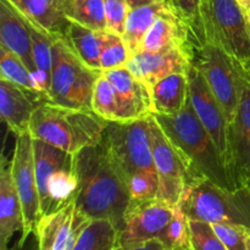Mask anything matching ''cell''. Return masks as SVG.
<instances>
[{
    "instance_id": "cell-44",
    "label": "cell",
    "mask_w": 250,
    "mask_h": 250,
    "mask_svg": "<svg viewBox=\"0 0 250 250\" xmlns=\"http://www.w3.org/2000/svg\"><path fill=\"white\" fill-rule=\"evenodd\" d=\"M173 250H188V249H180V248H177V249H173Z\"/></svg>"
},
{
    "instance_id": "cell-6",
    "label": "cell",
    "mask_w": 250,
    "mask_h": 250,
    "mask_svg": "<svg viewBox=\"0 0 250 250\" xmlns=\"http://www.w3.org/2000/svg\"><path fill=\"white\" fill-rule=\"evenodd\" d=\"M102 71L85 65L63 37H54L49 103L73 109H92L94 84Z\"/></svg>"
},
{
    "instance_id": "cell-42",
    "label": "cell",
    "mask_w": 250,
    "mask_h": 250,
    "mask_svg": "<svg viewBox=\"0 0 250 250\" xmlns=\"http://www.w3.org/2000/svg\"><path fill=\"white\" fill-rule=\"evenodd\" d=\"M247 247H248V250H250V233L248 236V242H247Z\"/></svg>"
},
{
    "instance_id": "cell-19",
    "label": "cell",
    "mask_w": 250,
    "mask_h": 250,
    "mask_svg": "<svg viewBox=\"0 0 250 250\" xmlns=\"http://www.w3.org/2000/svg\"><path fill=\"white\" fill-rule=\"evenodd\" d=\"M24 229V216L11 173V161L1 159L0 168V250H9L10 242Z\"/></svg>"
},
{
    "instance_id": "cell-5",
    "label": "cell",
    "mask_w": 250,
    "mask_h": 250,
    "mask_svg": "<svg viewBox=\"0 0 250 250\" xmlns=\"http://www.w3.org/2000/svg\"><path fill=\"white\" fill-rule=\"evenodd\" d=\"M203 43H212L250 68V29L236 0H200Z\"/></svg>"
},
{
    "instance_id": "cell-22",
    "label": "cell",
    "mask_w": 250,
    "mask_h": 250,
    "mask_svg": "<svg viewBox=\"0 0 250 250\" xmlns=\"http://www.w3.org/2000/svg\"><path fill=\"white\" fill-rule=\"evenodd\" d=\"M15 9L51 36L65 37L70 21L65 15V0H9Z\"/></svg>"
},
{
    "instance_id": "cell-24",
    "label": "cell",
    "mask_w": 250,
    "mask_h": 250,
    "mask_svg": "<svg viewBox=\"0 0 250 250\" xmlns=\"http://www.w3.org/2000/svg\"><path fill=\"white\" fill-rule=\"evenodd\" d=\"M154 115L176 116L189 103L188 73H173L150 87Z\"/></svg>"
},
{
    "instance_id": "cell-14",
    "label": "cell",
    "mask_w": 250,
    "mask_h": 250,
    "mask_svg": "<svg viewBox=\"0 0 250 250\" xmlns=\"http://www.w3.org/2000/svg\"><path fill=\"white\" fill-rule=\"evenodd\" d=\"M92 220L77 207L76 200L61 209L43 215L34 233L39 250H73Z\"/></svg>"
},
{
    "instance_id": "cell-10",
    "label": "cell",
    "mask_w": 250,
    "mask_h": 250,
    "mask_svg": "<svg viewBox=\"0 0 250 250\" xmlns=\"http://www.w3.org/2000/svg\"><path fill=\"white\" fill-rule=\"evenodd\" d=\"M151 151L159 177L156 198L176 207L181 203L187 180V166L172 142L153 116L149 117Z\"/></svg>"
},
{
    "instance_id": "cell-2",
    "label": "cell",
    "mask_w": 250,
    "mask_h": 250,
    "mask_svg": "<svg viewBox=\"0 0 250 250\" xmlns=\"http://www.w3.org/2000/svg\"><path fill=\"white\" fill-rule=\"evenodd\" d=\"M154 117L185 161L187 178L204 177L229 189L239 187L214 139L198 119L190 99L183 111L176 116L154 115Z\"/></svg>"
},
{
    "instance_id": "cell-26",
    "label": "cell",
    "mask_w": 250,
    "mask_h": 250,
    "mask_svg": "<svg viewBox=\"0 0 250 250\" xmlns=\"http://www.w3.org/2000/svg\"><path fill=\"white\" fill-rule=\"evenodd\" d=\"M26 22L32 38V46H33V59L34 66H36L34 82H36L37 90L41 93L46 103H49L51 72H53V43L55 36L46 33L29 20L26 19Z\"/></svg>"
},
{
    "instance_id": "cell-17",
    "label": "cell",
    "mask_w": 250,
    "mask_h": 250,
    "mask_svg": "<svg viewBox=\"0 0 250 250\" xmlns=\"http://www.w3.org/2000/svg\"><path fill=\"white\" fill-rule=\"evenodd\" d=\"M43 103L39 93L0 77V116L15 136L29 133L32 116Z\"/></svg>"
},
{
    "instance_id": "cell-43",
    "label": "cell",
    "mask_w": 250,
    "mask_h": 250,
    "mask_svg": "<svg viewBox=\"0 0 250 250\" xmlns=\"http://www.w3.org/2000/svg\"><path fill=\"white\" fill-rule=\"evenodd\" d=\"M246 183H247V185H248V186H249V188H250V178H249V180H248V181H247V182H246Z\"/></svg>"
},
{
    "instance_id": "cell-45",
    "label": "cell",
    "mask_w": 250,
    "mask_h": 250,
    "mask_svg": "<svg viewBox=\"0 0 250 250\" xmlns=\"http://www.w3.org/2000/svg\"><path fill=\"white\" fill-rule=\"evenodd\" d=\"M188 250H192V249H190V248H189V249H188Z\"/></svg>"
},
{
    "instance_id": "cell-37",
    "label": "cell",
    "mask_w": 250,
    "mask_h": 250,
    "mask_svg": "<svg viewBox=\"0 0 250 250\" xmlns=\"http://www.w3.org/2000/svg\"><path fill=\"white\" fill-rule=\"evenodd\" d=\"M173 9L192 27L199 45L203 42L202 17H200V0H168Z\"/></svg>"
},
{
    "instance_id": "cell-15",
    "label": "cell",
    "mask_w": 250,
    "mask_h": 250,
    "mask_svg": "<svg viewBox=\"0 0 250 250\" xmlns=\"http://www.w3.org/2000/svg\"><path fill=\"white\" fill-rule=\"evenodd\" d=\"M190 46L163 51H137L132 54L127 67L149 87L173 73H188L195 58Z\"/></svg>"
},
{
    "instance_id": "cell-1",
    "label": "cell",
    "mask_w": 250,
    "mask_h": 250,
    "mask_svg": "<svg viewBox=\"0 0 250 250\" xmlns=\"http://www.w3.org/2000/svg\"><path fill=\"white\" fill-rule=\"evenodd\" d=\"M73 167L77 207L90 220H107L120 231L132 199L126 180L104 144L100 142L75 154Z\"/></svg>"
},
{
    "instance_id": "cell-8",
    "label": "cell",
    "mask_w": 250,
    "mask_h": 250,
    "mask_svg": "<svg viewBox=\"0 0 250 250\" xmlns=\"http://www.w3.org/2000/svg\"><path fill=\"white\" fill-rule=\"evenodd\" d=\"M102 143L126 182L142 173H156L148 119L109 122Z\"/></svg>"
},
{
    "instance_id": "cell-34",
    "label": "cell",
    "mask_w": 250,
    "mask_h": 250,
    "mask_svg": "<svg viewBox=\"0 0 250 250\" xmlns=\"http://www.w3.org/2000/svg\"><path fill=\"white\" fill-rule=\"evenodd\" d=\"M104 5L107 31L124 36L127 17L131 10L128 0H104Z\"/></svg>"
},
{
    "instance_id": "cell-4",
    "label": "cell",
    "mask_w": 250,
    "mask_h": 250,
    "mask_svg": "<svg viewBox=\"0 0 250 250\" xmlns=\"http://www.w3.org/2000/svg\"><path fill=\"white\" fill-rule=\"evenodd\" d=\"M190 220L209 224H231L250 231V188L220 187L204 177H188L180 204Z\"/></svg>"
},
{
    "instance_id": "cell-25",
    "label": "cell",
    "mask_w": 250,
    "mask_h": 250,
    "mask_svg": "<svg viewBox=\"0 0 250 250\" xmlns=\"http://www.w3.org/2000/svg\"><path fill=\"white\" fill-rule=\"evenodd\" d=\"M92 110L107 122H131L139 120L136 112L122 100L104 72H100L94 84Z\"/></svg>"
},
{
    "instance_id": "cell-39",
    "label": "cell",
    "mask_w": 250,
    "mask_h": 250,
    "mask_svg": "<svg viewBox=\"0 0 250 250\" xmlns=\"http://www.w3.org/2000/svg\"><path fill=\"white\" fill-rule=\"evenodd\" d=\"M9 250H39L36 233L33 232L26 239L19 238V241L14 246L10 247Z\"/></svg>"
},
{
    "instance_id": "cell-36",
    "label": "cell",
    "mask_w": 250,
    "mask_h": 250,
    "mask_svg": "<svg viewBox=\"0 0 250 250\" xmlns=\"http://www.w3.org/2000/svg\"><path fill=\"white\" fill-rule=\"evenodd\" d=\"M132 200H148L156 198L159 189L158 173H142L127 183Z\"/></svg>"
},
{
    "instance_id": "cell-9",
    "label": "cell",
    "mask_w": 250,
    "mask_h": 250,
    "mask_svg": "<svg viewBox=\"0 0 250 250\" xmlns=\"http://www.w3.org/2000/svg\"><path fill=\"white\" fill-rule=\"evenodd\" d=\"M194 63L203 73L231 125L241 98V72L243 66L220 46L208 42L197 46Z\"/></svg>"
},
{
    "instance_id": "cell-13",
    "label": "cell",
    "mask_w": 250,
    "mask_h": 250,
    "mask_svg": "<svg viewBox=\"0 0 250 250\" xmlns=\"http://www.w3.org/2000/svg\"><path fill=\"white\" fill-rule=\"evenodd\" d=\"M188 78H189L190 104H192L198 119L200 120L205 129L209 132L211 138L214 139L220 153L222 154L229 167L233 172L229 122L227 120L226 114L220 103L217 102L216 97L212 94L203 73L200 72L194 62L188 72Z\"/></svg>"
},
{
    "instance_id": "cell-30",
    "label": "cell",
    "mask_w": 250,
    "mask_h": 250,
    "mask_svg": "<svg viewBox=\"0 0 250 250\" xmlns=\"http://www.w3.org/2000/svg\"><path fill=\"white\" fill-rule=\"evenodd\" d=\"M0 77L22 85L27 89L39 93L37 90L33 75L28 70L26 63L16 54L2 45H0Z\"/></svg>"
},
{
    "instance_id": "cell-35",
    "label": "cell",
    "mask_w": 250,
    "mask_h": 250,
    "mask_svg": "<svg viewBox=\"0 0 250 250\" xmlns=\"http://www.w3.org/2000/svg\"><path fill=\"white\" fill-rule=\"evenodd\" d=\"M212 227L227 250H248L247 242L250 231L246 227L231 224H214Z\"/></svg>"
},
{
    "instance_id": "cell-20",
    "label": "cell",
    "mask_w": 250,
    "mask_h": 250,
    "mask_svg": "<svg viewBox=\"0 0 250 250\" xmlns=\"http://www.w3.org/2000/svg\"><path fill=\"white\" fill-rule=\"evenodd\" d=\"M0 45L16 54L36 75L33 46L26 19L17 11L9 0H0Z\"/></svg>"
},
{
    "instance_id": "cell-21",
    "label": "cell",
    "mask_w": 250,
    "mask_h": 250,
    "mask_svg": "<svg viewBox=\"0 0 250 250\" xmlns=\"http://www.w3.org/2000/svg\"><path fill=\"white\" fill-rule=\"evenodd\" d=\"M128 2L131 10L122 37L134 54L141 50L144 37L158 17L173 6L168 0H128Z\"/></svg>"
},
{
    "instance_id": "cell-32",
    "label": "cell",
    "mask_w": 250,
    "mask_h": 250,
    "mask_svg": "<svg viewBox=\"0 0 250 250\" xmlns=\"http://www.w3.org/2000/svg\"><path fill=\"white\" fill-rule=\"evenodd\" d=\"M161 243L167 248L173 249H189V219L180 205H176L173 209V216L161 238Z\"/></svg>"
},
{
    "instance_id": "cell-18",
    "label": "cell",
    "mask_w": 250,
    "mask_h": 250,
    "mask_svg": "<svg viewBox=\"0 0 250 250\" xmlns=\"http://www.w3.org/2000/svg\"><path fill=\"white\" fill-rule=\"evenodd\" d=\"M198 45L199 43L192 27L172 7L161 14L154 22L144 37L141 50L163 51L185 46L197 48Z\"/></svg>"
},
{
    "instance_id": "cell-16",
    "label": "cell",
    "mask_w": 250,
    "mask_h": 250,
    "mask_svg": "<svg viewBox=\"0 0 250 250\" xmlns=\"http://www.w3.org/2000/svg\"><path fill=\"white\" fill-rule=\"evenodd\" d=\"M232 167L239 186L250 178V71L242 67L241 98L229 125Z\"/></svg>"
},
{
    "instance_id": "cell-41",
    "label": "cell",
    "mask_w": 250,
    "mask_h": 250,
    "mask_svg": "<svg viewBox=\"0 0 250 250\" xmlns=\"http://www.w3.org/2000/svg\"><path fill=\"white\" fill-rule=\"evenodd\" d=\"M246 17H247V22H248V26L250 29V7L246 11Z\"/></svg>"
},
{
    "instance_id": "cell-40",
    "label": "cell",
    "mask_w": 250,
    "mask_h": 250,
    "mask_svg": "<svg viewBox=\"0 0 250 250\" xmlns=\"http://www.w3.org/2000/svg\"><path fill=\"white\" fill-rule=\"evenodd\" d=\"M236 1L238 2L239 6H241L244 11H247L250 7V0H236Z\"/></svg>"
},
{
    "instance_id": "cell-28",
    "label": "cell",
    "mask_w": 250,
    "mask_h": 250,
    "mask_svg": "<svg viewBox=\"0 0 250 250\" xmlns=\"http://www.w3.org/2000/svg\"><path fill=\"white\" fill-rule=\"evenodd\" d=\"M65 15L70 22L94 31H107L104 0H65Z\"/></svg>"
},
{
    "instance_id": "cell-46",
    "label": "cell",
    "mask_w": 250,
    "mask_h": 250,
    "mask_svg": "<svg viewBox=\"0 0 250 250\" xmlns=\"http://www.w3.org/2000/svg\"><path fill=\"white\" fill-rule=\"evenodd\" d=\"M249 71H250V68H249Z\"/></svg>"
},
{
    "instance_id": "cell-31",
    "label": "cell",
    "mask_w": 250,
    "mask_h": 250,
    "mask_svg": "<svg viewBox=\"0 0 250 250\" xmlns=\"http://www.w3.org/2000/svg\"><path fill=\"white\" fill-rule=\"evenodd\" d=\"M131 55L132 53L124 37L110 31L104 32L100 55V70L109 71L125 67L128 63Z\"/></svg>"
},
{
    "instance_id": "cell-11",
    "label": "cell",
    "mask_w": 250,
    "mask_h": 250,
    "mask_svg": "<svg viewBox=\"0 0 250 250\" xmlns=\"http://www.w3.org/2000/svg\"><path fill=\"white\" fill-rule=\"evenodd\" d=\"M11 173L15 187L21 200L24 216V229L20 238L26 239L29 234L33 233L42 216L36 164H34L33 138L29 133L15 136Z\"/></svg>"
},
{
    "instance_id": "cell-3",
    "label": "cell",
    "mask_w": 250,
    "mask_h": 250,
    "mask_svg": "<svg viewBox=\"0 0 250 250\" xmlns=\"http://www.w3.org/2000/svg\"><path fill=\"white\" fill-rule=\"evenodd\" d=\"M107 124L92 109H73L43 103L32 116L29 134L32 138L75 155L82 149L99 144Z\"/></svg>"
},
{
    "instance_id": "cell-29",
    "label": "cell",
    "mask_w": 250,
    "mask_h": 250,
    "mask_svg": "<svg viewBox=\"0 0 250 250\" xmlns=\"http://www.w3.org/2000/svg\"><path fill=\"white\" fill-rule=\"evenodd\" d=\"M119 231L107 220H92L73 250H112L117 247Z\"/></svg>"
},
{
    "instance_id": "cell-33",
    "label": "cell",
    "mask_w": 250,
    "mask_h": 250,
    "mask_svg": "<svg viewBox=\"0 0 250 250\" xmlns=\"http://www.w3.org/2000/svg\"><path fill=\"white\" fill-rule=\"evenodd\" d=\"M189 247L192 250H227L211 224L190 219Z\"/></svg>"
},
{
    "instance_id": "cell-38",
    "label": "cell",
    "mask_w": 250,
    "mask_h": 250,
    "mask_svg": "<svg viewBox=\"0 0 250 250\" xmlns=\"http://www.w3.org/2000/svg\"><path fill=\"white\" fill-rule=\"evenodd\" d=\"M112 250H167V248L159 239H151V241L136 244V246L116 247V248Z\"/></svg>"
},
{
    "instance_id": "cell-7",
    "label": "cell",
    "mask_w": 250,
    "mask_h": 250,
    "mask_svg": "<svg viewBox=\"0 0 250 250\" xmlns=\"http://www.w3.org/2000/svg\"><path fill=\"white\" fill-rule=\"evenodd\" d=\"M33 151L43 216L76 200L77 177L72 154L36 138H33Z\"/></svg>"
},
{
    "instance_id": "cell-12",
    "label": "cell",
    "mask_w": 250,
    "mask_h": 250,
    "mask_svg": "<svg viewBox=\"0 0 250 250\" xmlns=\"http://www.w3.org/2000/svg\"><path fill=\"white\" fill-rule=\"evenodd\" d=\"M173 209L175 207L158 198L131 200L117 236V247L136 246L151 239L161 241L173 216Z\"/></svg>"
},
{
    "instance_id": "cell-23",
    "label": "cell",
    "mask_w": 250,
    "mask_h": 250,
    "mask_svg": "<svg viewBox=\"0 0 250 250\" xmlns=\"http://www.w3.org/2000/svg\"><path fill=\"white\" fill-rule=\"evenodd\" d=\"M107 76L125 103L136 112L139 120L154 115L151 89L144 81L137 77L127 66L102 71Z\"/></svg>"
},
{
    "instance_id": "cell-27",
    "label": "cell",
    "mask_w": 250,
    "mask_h": 250,
    "mask_svg": "<svg viewBox=\"0 0 250 250\" xmlns=\"http://www.w3.org/2000/svg\"><path fill=\"white\" fill-rule=\"evenodd\" d=\"M104 32L94 31L75 22H70L63 38L85 65L93 70L102 71L100 55H102Z\"/></svg>"
}]
</instances>
